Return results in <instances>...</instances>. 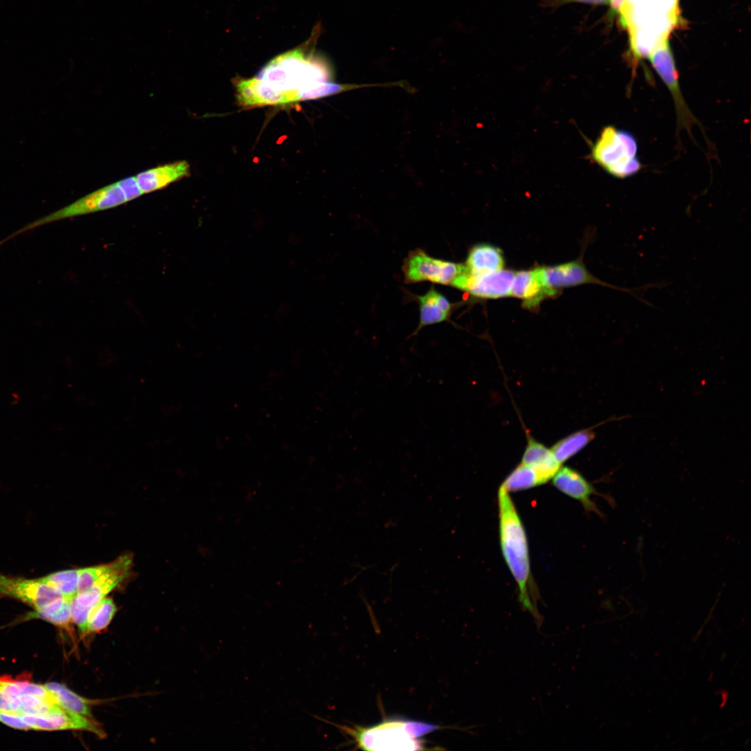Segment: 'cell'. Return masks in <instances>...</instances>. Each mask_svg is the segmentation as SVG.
<instances>
[{"instance_id":"obj_13","label":"cell","mask_w":751,"mask_h":751,"mask_svg":"<svg viewBox=\"0 0 751 751\" xmlns=\"http://www.w3.org/2000/svg\"><path fill=\"white\" fill-rule=\"evenodd\" d=\"M556 295L546 285L542 267L515 273L510 296L522 299L527 309H535L545 298Z\"/></svg>"},{"instance_id":"obj_23","label":"cell","mask_w":751,"mask_h":751,"mask_svg":"<svg viewBox=\"0 0 751 751\" xmlns=\"http://www.w3.org/2000/svg\"><path fill=\"white\" fill-rule=\"evenodd\" d=\"M40 579L58 590L64 597L73 598L78 592L79 569L56 572Z\"/></svg>"},{"instance_id":"obj_26","label":"cell","mask_w":751,"mask_h":751,"mask_svg":"<svg viewBox=\"0 0 751 751\" xmlns=\"http://www.w3.org/2000/svg\"><path fill=\"white\" fill-rule=\"evenodd\" d=\"M106 564L79 569L78 592L90 590L104 571Z\"/></svg>"},{"instance_id":"obj_24","label":"cell","mask_w":751,"mask_h":751,"mask_svg":"<svg viewBox=\"0 0 751 751\" xmlns=\"http://www.w3.org/2000/svg\"><path fill=\"white\" fill-rule=\"evenodd\" d=\"M542 485L536 472L521 463L505 479L502 487L506 492H516Z\"/></svg>"},{"instance_id":"obj_7","label":"cell","mask_w":751,"mask_h":751,"mask_svg":"<svg viewBox=\"0 0 751 751\" xmlns=\"http://www.w3.org/2000/svg\"><path fill=\"white\" fill-rule=\"evenodd\" d=\"M647 58L672 97L678 130L686 129L691 133L693 125L699 124V122L691 111L681 92L679 72L668 38L655 47Z\"/></svg>"},{"instance_id":"obj_8","label":"cell","mask_w":751,"mask_h":751,"mask_svg":"<svg viewBox=\"0 0 751 751\" xmlns=\"http://www.w3.org/2000/svg\"><path fill=\"white\" fill-rule=\"evenodd\" d=\"M463 268L464 264L436 259L417 249L406 257L402 270L405 282L408 284L428 281L451 286Z\"/></svg>"},{"instance_id":"obj_21","label":"cell","mask_w":751,"mask_h":751,"mask_svg":"<svg viewBox=\"0 0 751 751\" xmlns=\"http://www.w3.org/2000/svg\"><path fill=\"white\" fill-rule=\"evenodd\" d=\"M72 598H62L35 612L29 613L26 618H40L60 627L67 626L71 620V601Z\"/></svg>"},{"instance_id":"obj_19","label":"cell","mask_w":751,"mask_h":751,"mask_svg":"<svg viewBox=\"0 0 751 751\" xmlns=\"http://www.w3.org/2000/svg\"><path fill=\"white\" fill-rule=\"evenodd\" d=\"M595 437V433L592 430H581L557 442L551 451L557 461L561 464L580 451Z\"/></svg>"},{"instance_id":"obj_29","label":"cell","mask_w":751,"mask_h":751,"mask_svg":"<svg viewBox=\"0 0 751 751\" xmlns=\"http://www.w3.org/2000/svg\"><path fill=\"white\" fill-rule=\"evenodd\" d=\"M624 0H609L611 13L613 15H619Z\"/></svg>"},{"instance_id":"obj_5","label":"cell","mask_w":751,"mask_h":751,"mask_svg":"<svg viewBox=\"0 0 751 751\" xmlns=\"http://www.w3.org/2000/svg\"><path fill=\"white\" fill-rule=\"evenodd\" d=\"M338 727L366 750H423L419 738L439 729L435 724L406 719H390L369 727Z\"/></svg>"},{"instance_id":"obj_12","label":"cell","mask_w":751,"mask_h":751,"mask_svg":"<svg viewBox=\"0 0 751 751\" xmlns=\"http://www.w3.org/2000/svg\"><path fill=\"white\" fill-rule=\"evenodd\" d=\"M31 728L36 730L78 729L92 732L100 737L104 736L103 730L92 720L61 708L46 716H33L17 713Z\"/></svg>"},{"instance_id":"obj_6","label":"cell","mask_w":751,"mask_h":751,"mask_svg":"<svg viewBox=\"0 0 751 751\" xmlns=\"http://www.w3.org/2000/svg\"><path fill=\"white\" fill-rule=\"evenodd\" d=\"M638 152V143L633 134L608 125L601 129L592 145L590 156L608 174L624 179L636 175L643 168Z\"/></svg>"},{"instance_id":"obj_14","label":"cell","mask_w":751,"mask_h":751,"mask_svg":"<svg viewBox=\"0 0 751 751\" xmlns=\"http://www.w3.org/2000/svg\"><path fill=\"white\" fill-rule=\"evenodd\" d=\"M190 175V165L186 161L161 165L135 176L143 195L163 189Z\"/></svg>"},{"instance_id":"obj_28","label":"cell","mask_w":751,"mask_h":751,"mask_svg":"<svg viewBox=\"0 0 751 751\" xmlns=\"http://www.w3.org/2000/svg\"><path fill=\"white\" fill-rule=\"evenodd\" d=\"M570 3H582L592 5L609 4V0H542L541 5L546 8H557Z\"/></svg>"},{"instance_id":"obj_16","label":"cell","mask_w":751,"mask_h":751,"mask_svg":"<svg viewBox=\"0 0 751 751\" xmlns=\"http://www.w3.org/2000/svg\"><path fill=\"white\" fill-rule=\"evenodd\" d=\"M419 305V322L412 336L426 326L447 321L451 313L452 304L447 298L431 287L426 293L417 296Z\"/></svg>"},{"instance_id":"obj_3","label":"cell","mask_w":751,"mask_h":751,"mask_svg":"<svg viewBox=\"0 0 751 751\" xmlns=\"http://www.w3.org/2000/svg\"><path fill=\"white\" fill-rule=\"evenodd\" d=\"M500 542L503 557L519 588V601L541 623L537 607L531 599L530 563L526 533L515 505L502 487L498 492Z\"/></svg>"},{"instance_id":"obj_20","label":"cell","mask_w":751,"mask_h":751,"mask_svg":"<svg viewBox=\"0 0 751 751\" xmlns=\"http://www.w3.org/2000/svg\"><path fill=\"white\" fill-rule=\"evenodd\" d=\"M45 686L54 695L58 702L63 708L83 716L92 718H91L89 700L78 695L64 685L58 683H48Z\"/></svg>"},{"instance_id":"obj_1","label":"cell","mask_w":751,"mask_h":751,"mask_svg":"<svg viewBox=\"0 0 751 751\" xmlns=\"http://www.w3.org/2000/svg\"><path fill=\"white\" fill-rule=\"evenodd\" d=\"M618 16L636 61L647 58L681 22L679 0H624Z\"/></svg>"},{"instance_id":"obj_2","label":"cell","mask_w":751,"mask_h":751,"mask_svg":"<svg viewBox=\"0 0 751 751\" xmlns=\"http://www.w3.org/2000/svg\"><path fill=\"white\" fill-rule=\"evenodd\" d=\"M313 35L298 47L273 58L256 74L275 88L298 91L318 82L332 81L328 60L314 50Z\"/></svg>"},{"instance_id":"obj_22","label":"cell","mask_w":751,"mask_h":751,"mask_svg":"<svg viewBox=\"0 0 751 751\" xmlns=\"http://www.w3.org/2000/svg\"><path fill=\"white\" fill-rule=\"evenodd\" d=\"M391 84L355 85L337 83L332 81L318 82L298 90V102L325 97L366 86H390Z\"/></svg>"},{"instance_id":"obj_10","label":"cell","mask_w":751,"mask_h":751,"mask_svg":"<svg viewBox=\"0 0 751 751\" xmlns=\"http://www.w3.org/2000/svg\"><path fill=\"white\" fill-rule=\"evenodd\" d=\"M0 597L16 599L38 610L64 598L56 589L38 579H25L0 574Z\"/></svg>"},{"instance_id":"obj_11","label":"cell","mask_w":751,"mask_h":751,"mask_svg":"<svg viewBox=\"0 0 751 751\" xmlns=\"http://www.w3.org/2000/svg\"><path fill=\"white\" fill-rule=\"evenodd\" d=\"M236 99L239 106L252 108L265 106H280L298 102V91L277 90L257 79L236 78L234 80Z\"/></svg>"},{"instance_id":"obj_15","label":"cell","mask_w":751,"mask_h":751,"mask_svg":"<svg viewBox=\"0 0 751 751\" xmlns=\"http://www.w3.org/2000/svg\"><path fill=\"white\" fill-rule=\"evenodd\" d=\"M553 484L567 496L579 500L586 510L601 515L590 497L597 493L592 485L579 472L570 467L560 468L554 476Z\"/></svg>"},{"instance_id":"obj_18","label":"cell","mask_w":751,"mask_h":751,"mask_svg":"<svg viewBox=\"0 0 751 751\" xmlns=\"http://www.w3.org/2000/svg\"><path fill=\"white\" fill-rule=\"evenodd\" d=\"M504 258L501 250L490 244H478L469 251L466 269L472 273H484L503 269Z\"/></svg>"},{"instance_id":"obj_30","label":"cell","mask_w":751,"mask_h":751,"mask_svg":"<svg viewBox=\"0 0 751 751\" xmlns=\"http://www.w3.org/2000/svg\"><path fill=\"white\" fill-rule=\"evenodd\" d=\"M0 711L13 713V709L10 702L3 695L0 691Z\"/></svg>"},{"instance_id":"obj_9","label":"cell","mask_w":751,"mask_h":751,"mask_svg":"<svg viewBox=\"0 0 751 751\" xmlns=\"http://www.w3.org/2000/svg\"><path fill=\"white\" fill-rule=\"evenodd\" d=\"M515 273L501 269L490 273H472L466 269L464 264L462 270L451 286L477 298H500L510 296Z\"/></svg>"},{"instance_id":"obj_25","label":"cell","mask_w":751,"mask_h":751,"mask_svg":"<svg viewBox=\"0 0 751 751\" xmlns=\"http://www.w3.org/2000/svg\"><path fill=\"white\" fill-rule=\"evenodd\" d=\"M117 611L110 597H104L91 610L88 618L87 633L99 632L110 624Z\"/></svg>"},{"instance_id":"obj_4","label":"cell","mask_w":751,"mask_h":751,"mask_svg":"<svg viewBox=\"0 0 751 751\" xmlns=\"http://www.w3.org/2000/svg\"><path fill=\"white\" fill-rule=\"evenodd\" d=\"M142 195L134 176L98 189L74 202L25 225L0 240L6 242L26 232L59 220L113 208Z\"/></svg>"},{"instance_id":"obj_17","label":"cell","mask_w":751,"mask_h":751,"mask_svg":"<svg viewBox=\"0 0 751 751\" xmlns=\"http://www.w3.org/2000/svg\"><path fill=\"white\" fill-rule=\"evenodd\" d=\"M527 437V446L522 463L531 467L538 476L541 484H544L554 477L561 464L555 458L551 449L528 434Z\"/></svg>"},{"instance_id":"obj_27","label":"cell","mask_w":751,"mask_h":751,"mask_svg":"<svg viewBox=\"0 0 751 751\" xmlns=\"http://www.w3.org/2000/svg\"><path fill=\"white\" fill-rule=\"evenodd\" d=\"M0 722L17 729L29 730L31 728L15 713L0 711Z\"/></svg>"}]
</instances>
